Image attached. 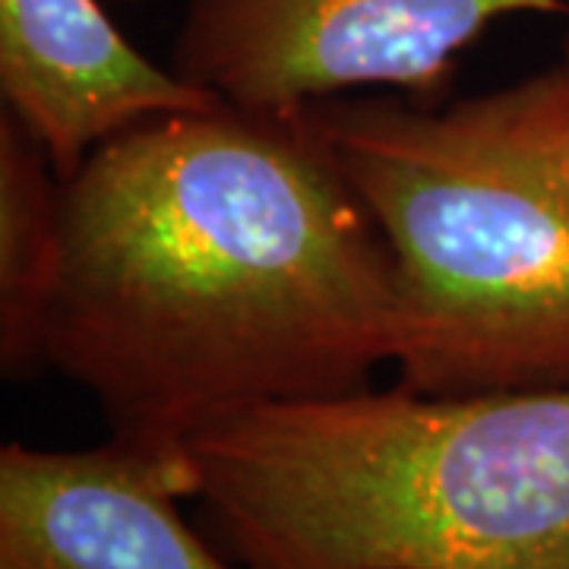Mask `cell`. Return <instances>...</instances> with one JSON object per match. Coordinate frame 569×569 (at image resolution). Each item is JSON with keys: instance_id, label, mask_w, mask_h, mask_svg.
Segmentation results:
<instances>
[{"instance_id": "obj_10", "label": "cell", "mask_w": 569, "mask_h": 569, "mask_svg": "<svg viewBox=\"0 0 569 569\" xmlns=\"http://www.w3.org/2000/svg\"><path fill=\"white\" fill-rule=\"evenodd\" d=\"M127 3H133V0H127Z\"/></svg>"}, {"instance_id": "obj_1", "label": "cell", "mask_w": 569, "mask_h": 569, "mask_svg": "<svg viewBox=\"0 0 569 569\" xmlns=\"http://www.w3.org/2000/svg\"><path fill=\"white\" fill-rule=\"evenodd\" d=\"M392 326L383 234L310 108L159 114L61 178L39 367L118 440L181 452L228 415L370 387Z\"/></svg>"}, {"instance_id": "obj_5", "label": "cell", "mask_w": 569, "mask_h": 569, "mask_svg": "<svg viewBox=\"0 0 569 569\" xmlns=\"http://www.w3.org/2000/svg\"><path fill=\"white\" fill-rule=\"evenodd\" d=\"M187 452L0 449V569H234L181 516ZM250 569V567H247Z\"/></svg>"}, {"instance_id": "obj_2", "label": "cell", "mask_w": 569, "mask_h": 569, "mask_svg": "<svg viewBox=\"0 0 569 569\" xmlns=\"http://www.w3.org/2000/svg\"><path fill=\"white\" fill-rule=\"evenodd\" d=\"M250 569H569V387L351 389L187 440Z\"/></svg>"}, {"instance_id": "obj_3", "label": "cell", "mask_w": 569, "mask_h": 569, "mask_svg": "<svg viewBox=\"0 0 569 569\" xmlns=\"http://www.w3.org/2000/svg\"><path fill=\"white\" fill-rule=\"evenodd\" d=\"M310 118L389 250L399 387H569V193L485 96L447 111L332 99Z\"/></svg>"}, {"instance_id": "obj_8", "label": "cell", "mask_w": 569, "mask_h": 569, "mask_svg": "<svg viewBox=\"0 0 569 569\" xmlns=\"http://www.w3.org/2000/svg\"><path fill=\"white\" fill-rule=\"evenodd\" d=\"M493 118L526 146L535 162L569 193V73L550 70L541 77L488 92Z\"/></svg>"}, {"instance_id": "obj_9", "label": "cell", "mask_w": 569, "mask_h": 569, "mask_svg": "<svg viewBox=\"0 0 569 569\" xmlns=\"http://www.w3.org/2000/svg\"><path fill=\"white\" fill-rule=\"evenodd\" d=\"M563 70L569 73V39H567V51H563Z\"/></svg>"}, {"instance_id": "obj_7", "label": "cell", "mask_w": 569, "mask_h": 569, "mask_svg": "<svg viewBox=\"0 0 569 569\" xmlns=\"http://www.w3.org/2000/svg\"><path fill=\"white\" fill-rule=\"evenodd\" d=\"M61 244V174L39 140L0 121V361L7 377L39 367V336Z\"/></svg>"}, {"instance_id": "obj_6", "label": "cell", "mask_w": 569, "mask_h": 569, "mask_svg": "<svg viewBox=\"0 0 569 569\" xmlns=\"http://www.w3.org/2000/svg\"><path fill=\"white\" fill-rule=\"evenodd\" d=\"M0 92L61 178L137 123L219 102L140 54L99 0H0Z\"/></svg>"}, {"instance_id": "obj_4", "label": "cell", "mask_w": 569, "mask_h": 569, "mask_svg": "<svg viewBox=\"0 0 569 569\" xmlns=\"http://www.w3.org/2000/svg\"><path fill=\"white\" fill-rule=\"evenodd\" d=\"M563 0H190L171 70L219 102L305 111L342 92H427L509 13Z\"/></svg>"}]
</instances>
